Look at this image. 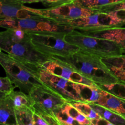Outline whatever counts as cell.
<instances>
[{"mask_svg": "<svg viewBox=\"0 0 125 125\" xmlns=\"http://www.w3.org/2000/svg\"><path fill=\"white\" fill-rule=\"evenodd\" d=\"M0 65L15 86L27 95L35 86L43 85L34 74L31 63L23 62L8 54L1 52Z\"/></svg>", "mask_w": 125, "mask_h": 125, "instance_id": "obj_3", "label": "cell"}, {"mask_svg": "<svg viewBox=\"0 0 125 125\" xmlns=\"http://www.w3.org/2000/svg\"><path fill=\"white\" fill-rule=\"evenodd\" d=\"M0 125H1V124H0Z\"/></svg>", "mask_w": 125, "mask_h": 125, "instance_id": "obj_33", "label": "cell"}, {"mask_svg": "<svg viewBox=\"0 0 125 125\" xmlns=\"http://www.w3.org/2000/svg\"><path fill=\"white\" fill-rule=\"evenodd\" d=\"M0 28L18 29L25 31L61 32L66 33L74 29L70 26L59 24L54 20L43 17L0 19Z\"/></svg>", "mask_w": 125, "mask_h": 125, "instance_id": "obj_7", "label": "cell"}, {"mask_svg": "<svg viewBox=\"0 0 125 125\" xmlns=\"http://www.w3.org/2000/svg\"><path fill=\"white\" fill-rule=\"evenodd\" d=\"M72 1L73 0H44L42 3L48 7H51L67 3Z\"/></svg>", "mask_w": 125, "mask_h": 125, "instance_id": "obj_26", "label": "cell"}, {"mask_svg": "<svg viewBox=\"0 0 125 125\" xmlns=\"http://www.w3.org/2000/svg\"><path fill=\"white\" fill-rule=\"evenodd\" d=\"M90 122H91L92 125H115L101 117L97 119L92 120Z\"/></svg>", "mask_w": 125, "mask_h": 125, "instance_id": "obj_29", "label": "cell"}, {"mask_svg": "<svg viewBox=\"0 0 125 125\" xmlns=\"http://www.w3.org/2000/svg\"><path fill=\"white\" fill-rule=\"evenodd\" d=\"M107 13H110L121 20L125 21V10H118L112 11V12H109Z\"/></svg>", "mask_w": 125, "mask_h": 125, "instance_id": "obj_28", "label": "cell"}, {"mask_svg": "<svg viewBox=\"0 0 125 125\" xmlns=\"http://www.w3.org/2000/svg\"><path fill=\"white\" fill-rule=\"evenodd\" d=\"M15 86L7 76L0 77V92L8 95L14 90Z\"/></svg>", "mask_w": 125, "mask_h": 125, "instance_id": "obj_24", "label": "cell"}, {"mask_svg": "<svg viewBox=\"0 0 125 125\" xmlns=\"http://www.w3.org/2000/svg\"><path fill=\"white\" fill-rule=\"evenodd\" d=\"M95 9L98 10L100 12H109L115 10H125V1L114 4L99 7V8Z\"/></svg>", "mask_w": 125, "mask_h": 125, "instance_id": "obj_25", "label": "cell"}, {"mask_svg": "<svg viewBox=\"0 0 125 125\" xmlns=\"http://www.w3.org/2000/svg\"><path fill=\"white\" fill-rule=\"evenodd\" d=\"M95 104L116 112L125 118V100L106 90L100 88V96Z\"/></svg>", "mask_w": 125, "mask_h": 125, "instance_id": "obj_14", "label": "cell"}, {"mask_svg": "<svg viewBox=\"0 0 125 125\" xmlns=\"http://www.w3.org/2000/svg\"><path fill=\"white\" fill-rule=\"evenodd\" d=\"M48 59L69 66L97 85L118 81L104 64L101 57L82 50H79L69 56H51Z\"/></svg>", "mask_w": 125, "mask_h": 125, "instance_id": "obj_1", "label": "cell"}, {"mask_svg": "<svg viewBox=\"0 0 125 125\" xmlns=\"http://www.w3.org/2000/svg\"><path fill=\"white\" fill-rule=\"evenodd\" d=\"M0 48L24 62L39 65L48 60L35 49L28 32L21 29H6L0 32Z\"/></svg>", "mask_w": 125, "mask_h": 125, "instance_id": "obj_2", "label": "cell"}, {"mask_svg": "<svg viewBox=\"0 0 125 125\" xmlns=\"http://www.w3.org/2000/svg\"><path fill=\"white\" fill-rule=\"evenodd\" d=\"M63 24L78 30H96L122 26L125 24V21L107 12L98 11L89 16L66 21Z\"/></svg>", "mask_w": 125, "mask_h": 125, "instance_id": "obj_10", "label": "cell"}, {"mask_svg": "<svg viewBox=\"0 0 125 125\" xmlns=\"http://www.w3.org/2000/svg\"><path fill=\"white\" fill-rule=\"evenodd\" d=\"M28 95L34 111L53 117L54 111L67 101L59 94L45 85L35 86Z\"/></svg>", "mask_w": 125, "mask_h": 125, "instance_id": "obj_9", "label": "cell"}, {"mask_svg": "<svg viewBox=\"0 0 125 125\" xmlns=\"http://www.w3.org/2000/svg\"><path fill=\"white\" fill-rule=\"evenodd\" d=\"M28 32L35 49L47 57L69 56L79 50V48L65 40L66 32Z\"/></svg>", "mask_w": 125, "mask_h": 125, "instance_id": "obj_5", "label": "cell"}, {"mask_svg": "<svg viewBox=\"0 0 125 125\" xmlns=\"http://www.w3.org/2000/svg\"><path fill=\"white\" fill-rule=\"evenodd\" d=\"M65 40L80 50L101 58L122 54L120 46L114 42L83 33L77 29L65 33Z\"/></svg>", "mask_w": 125, "mask_h": 125, "instance_id": "obj_4", "label": "cell"}, {"mask_svg": "<svg viewBox=\"0 0 125 125\" xmlns=\"http://www.w3.org/2000/svg\"><path fill=\"white\" fill-rule=\"evenodd\" d=\"M8 97L12 101L15 109H20L22 107L32 108L31 100L29 95L21 91H12L7 95Z\"/></svg>", "mask_w": 125, "mask_h": 125, "instance_id": "obj_19", "label": "cell"}, {"mask_svg": "<svg viewBox=\"0 0 125 125\" xmlns=\"http://www.w3.org/2000/svg\"><path fill=\"white\" fill-rule=\"evenodd\" d=\"M34 125H49V124L34 111Z\"/></svg>", "mask_w": 125, "mask_h": 125, "instance_id": "obj_27", "label": "cell"}, {"mask_svg": "<svg viewBox=\"0 0 125 125\" xmlns=\"http://www.w3.org/2000/svg\"><path fill=\"white\" fill-rule=\"evenodd\" d=\"M77 88L81 101L95 104L98 100L100 88L97 84L91 85L77 83Z\"/></svg>", "mask_w": 125, "mask_h": 125, "instance_id": "obj_17", "label": "cell"}, {"mask_svg": "<svg viewBox=\"0 0 125 125\" xmlns=\"http://www.w3.org/2000/svg\"><path fill=\"white\" fill-rule=\"evenodd\" d=\"M34 73L45 86L59 94L68 101H81L78 92L77 83L57 76L43 68L40 65L31 63Z\"/></svg>", "mask_w": 125, "mask_h": 125, "instance_id": "obj_8", "label": "cell"}, {"mask_svg": "<svg viewBox=\"0 0 125 125\" xmlns=\"http://www.w3.org/2000/svg\"><path fill=\"white\" fill-rule=\"evenodd\" d=\"M101 89L106 90L120 98L125 101V82L118 81L109 84L98 85Z\"/></svg>", "mask_w": 125, "mask_h": 125, "instance_id": "obj_23", "label": "cell"}, {"mask_svg": "<svg viewBox=\"0 0 125 125\" xmlns=\"http://www.w3.org/2000/svg\"><path fill=\"white\" fill-rule=\"evenodd\" d=\"M78 31L88 35L111 40L117 43L122 50V52L125 53V28L120 26L96 30Z\"/></svg>", "mask_w": 125, "mask_h": 125, "instance_id": "obj_13", "label": "cell"}, {"mask_svg": "<svg viewBox=\"0 0 125 125\" xmlns=\"http://www.w3.org/2000/svg\"><path fill=\"white\" fill-rule=\"evenodd\" d=\"M40 65L50 73L69 81L91 85L96 84L73 68L61 62L48 59Z\"/></svg>", "mask_w": 125, "mask_h": 125, "instance_id": "obj_11", "label": "cell"}, {"mask_svg": "<svg viewBox=\"0 0 125 125\" xmlns=\"http://www.w3.org/2000/svg\"><path fill=\"white\" fill-rule=\"evenodd\" d=\"M17 1L23 4H24L35 3V2H42L44 0H17Z\"/></svg>", "mask_w": 125, "mask_h": 125, "instance_id": "obj_30", "label": "cell"}, {"mask_svg": "<svg viewBox=\"0 0 125 125\" xmlns=\"http://www.w3.org/2000/svg\"><path fill=\"white\" fill-rule=\"evenodd\" d=\"M7 94H6V93L2 92H0V98H4L7 96Z\"/></svg>", "mask_w": 125, "mask_h": 125, "instance_id": "obj_31", "label": "cell"}, {"mask_svg": "<svg viewBox=\"0 0 125 125\" xmlns=\"http://www.w3.org/2000/svg\"><path fill=\"white\" fill-rule=\"evenodd\" d=\"M101 118L115 125H125V118L118 114L95 104H90Z\"/></svg>", "mask_w": 125, "mask_h": 125, "instance_id": "obj_18", "label": "cell"}, {"mask_svg": "<svg viewBox=\"0 0 125 125\" xmlns=\"http://www.w3.org/2000/svg\"><path fill=\"white\" fill-rule=\"evenodd\" d=\"M101 60L117 80L125 83V53L104 57Z\"/></svg>", "mask_w": 125, "mask_h": 125, "instance_id": "obj_15", "label": "cell"}, {"mask_svg": "<svg viewBox=\"0 0 125 125\" xmlns=\"http://www.w3.org/2000/svg\"><path fill=\"white\" fill-rule=\"evenodd\" d=\"M17 125H34V109L29 107L15 109Z\"/></svg>", "mask_w": 125, "mask_h": 125, "instance_id": "obj_20", "label": "cell"}, {"mask_svg": "<svg viewBox=\"0 0 125 125\" xmlns=\"http://www.w3.org/2000/svg\"><path fill=\"white\" fill-rule=\"evenodd\" d=\"M54 116L60 125H81L68 112L61 106L53 112Z\"/></svg>", "mask_w": 125, "mask_h": 125, "instance_id": "obj_22", "label": "cell"}, {"mask_svg": "<svg viewBox=\"0 0 125 125\" xmlns=\"http://www.w3.org/2000/svg\"><path fill=\"white\" fill-rule=\"evenodd\" d=\"M0 124L17 125L14 106L7 95L0 98Z\"/></svg>", "mask_w": 125, "mask_h": 125, "instance_id": "obj_16", "label": "cell"}, {"mask_svg": "<svg viewBox=\"0 0 125 125\" xmlns=\"http://www.w3.org/2000/svg\"><path fill=\"white\" fill-rule=\"evenodd\" d=\"M69 102L73 106H74L82 114L84 115L87 118L90 120L97 119L101 117L100 115L93 108L90 104L81 101H72Z\"/></svg>", "mask_w": 125, "mask_h": 125, "instance_id": "obj_21", "label": "cell"}, {"mask_svg": "<svg viewBox=\"0 0 125 125\" xmlns=\"http://www.w3.org/2000/svg\"><path fill=\"white\" fill-rule=\"evenodd\" d=\"M41 17L28 10L26 6L17 0H0V19Z\"/></svg>", "mask_w": 125, "mask_h": 125, "instance_id": "obj_12", "label": "cell"}, {"mask_svg": "<svg viewBox=\"0 0 125 125\" xmlns=\"http://www.w3.org/2000/svg\"><path fill=\"white\" fill-rule=\"evenodd\" d=\"M26 8L37 15L52 20L61 24H63L66 21L87 17L99 11L94 9L85 7L73 1L46 9L31 8L27 6Z\"/></svg>", "mask_w": 125, "mask_h": 125, "instance_id": "obj_6", "label": "cell"}, {"mask_svg": "<svg viewBox=\"0 0 125 125\" xmlns=\"http://www.w3.org/2000/svg\"><path fill=\"white\" fill-rule=\"evenodd\" d=\"M1 52H2V50H1V48H0V54H1Z\"/></svg>", "mask_w": 125, "mask_h": 125, "instance_id": "obj_32", "label": "cell"}]
</instances>
